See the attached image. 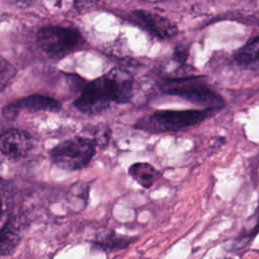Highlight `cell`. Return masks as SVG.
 Listing matches in <instances>:
<instances>
[{
	"instance_id": "cell-1",
	"label": "cell",
	"mask_w": 259,
	"mask_h": 259,
	"mask_svg": "<svg viewBox=\"0 0 259 259\" xmlns=\"http://www.w3.org/2000/svg\"><path fill=\"white\" fill-rule=\"evenodd\" d=\"M134 92V79L125 70L115 68L88 83L75 101L78 110L86 114H98L112 102L127 103Z\"/></svg>"
},
{
	"instance_id": "cell-2",
	"label": "cell",
	"mask_w": 259,
	"mask_h": 259,
	"mask_svg": "<svg viewBox=\"0 0 259 259\" xmlns=\"http://www.w3.org/2000/svg\"><path fill=\"white\" fill-rule=\"evenodd\" d=\"M160 89L169 94L178 96L203 109H220L225 106L224 98L208 87L201 77H181L162 80Z\"/></svg>"
},
{
	"instance_id": "cell-3",
	"label": "cell",
	"mask_w": 259,
	"mask_h": 259,
	"mask_svg": "<svg viewBox=\"0 0 259 259\" xmlns=\"http://www.w3.org/2000/svg\"><path fill=\"white\" fill-rule=\"evenodd\" d=\"M213 109L158 110L141 118L136 127L154 134L174 133L196 125L212 115Z\"/></svg>"
},
{
	"instance_id": "cell-4",
	"label": "cell",
	"mask_w": 259,
	"mask_h": 259,
	"mask_svg": "<svg viewBox=\"0 0 259 259\" xmlns=\"http://www.w3.org/2000/svg\"><path fill=\"white\" fill-rule=\"evenodd\" d=\"M36 41L42 52L51 58H63L80 50L85 44L84 37L78 30L56 25L40 28Z\"/></svg>"
},
{
	"instance_id": "cell-5",
	"label": "cell",
	"mask_w": 259,
	"mask_h": 259,
	"mask_svg": "<svg viewBox=\"0 0 259 259\" xmlns=\"http://www.w3.org/2000/svg\"><path fill=\"white\" fill-rule=\"evenodd\" d=\"M95 154V143L84 137H74L57 145L51 152V158L59 168L76 171L86 167Z\"/></svg>"
},
{
	"instance_id": "cell-6",
	"label": "cell",
	"mask_w": 259,
	"mask_h": 259,
	"mask_svg": "<svg viewBox=\"0 0 259 259\" xmlns=\"http://www.w3.org/2000/svg\"><path fill=\"white\" fill-rule=\"evenodd\" d=\"M132 21L159 39H168L178 33L177 26L168 18L148 10H135Z\"/></svg>"
},
{
	"instance_id": "cell-7",
	"label": "cell",
	"mask_w": 259,
	"mask_h": 259,
	"mask_svg": "<svg viewBox=\"0 0 259 259\" xmlns=\"http://www.w3.org/2000/svg\"><path fill=\"white\" fill-rule=\"evenodd\" d=\"M61 109V103L50 96L34 94L17 99L3 107V115L7 119H14L20 110L57 112Z\"/></svg>"
},
{
	"instance_id": "cell-8",
	"label": "cell",
	"mask_w": 259,
	"mask_h": 259,
	"mask_svg": "<svg viewBox=\"0 0 259 259\" xmlns=\"http://www.w3.org/2000/svg\"><path fill=\"white\" fill-rule=\"evenodd\" d=\"M32 146V137L22 130L9 128L0 136V152L9 159L16 160L26 156Z\"/></svg>"
},
{
	"instance_id": "cell-9",
	"label": "cell",
	"mask_w": 259,
	"mask_h": 259,
	"mask_svg": "<svg viewBox=\"0 0 259 259\" xmlns=\"http://www.w3.org/2000/svg\"><path fill=\"white\" fill-rule=\"evenodd\" d=\"M25 221L20 214H10L0 230V255H10L22 238Z\"/></svg>"
},
{
	"instance_id": "cell-10",
	"label": "cell",
	"mask_w": 259,
	"mask_h": 259,
	"mask_svg": "<svg viewBox=\"0 0 259 259\" xmlns=\"http://www.w3.org/2000/svg\"><path fill=\"white\" fill-rule=\"evenodd\" d=\"M236 64L250 71H259V36L250 39L242 48H240L235 56Z\"/></svg>"
},
{
	"instance_id": "cell-11",
	"label": "cell",
	"mask_w": 259,
	"mask_h": 259,
	"mask_svg": "<svg viewBox=\"0 0 259 259\" xmlns=\"http://www.w3.org/2000/svg\"><path fill=\"white\" fill-rule=\"evenodd\" d=\"M128 174L140 185L145 188H150L157 181L160 173L149 163H135L128 168Z\"/></svg>"
},
{
	"instance_id": "cell-12",
	"label": "cell",
	"mask_w": 259,
	"mask_h": 259,
	"mask_svg": "<svg viewBox=\"0 0 259 259\" xmlns=\"http://www.w3.org/2000/svg\"><path fill=\"white\" fill-rule=\"evenodd\" d=\"M133 242V238H127L114 234L113 232H106L98 237L96 244L103 250L122 249Z\"/></svg>"
},
{
	"instance_id": "cell-13",
	"label": "cell",
	"mask_w": 259,
	"mask_h": 259,
	"mask_svg": "<svg viewBox=\"0 0 259 259\" xmlns=\"http://www.w3.org/2000/svg\"><path fill=\"white\" fill-rule=\"evenodd\" d=\"M16 69L3 58H0V91L5 90L14 80Z\"/></svg>"
},
{
	"instance_id": "cell-14",
	"label": "cell",
	"mask_w": 259,
	"mask_h": 259,
	"mask_svg": "<svg viewBox=\"0 0 259 259\" xmlns=\"http://www.w3.org/2000/svg\"><path fill=\"white\" fill-rule=\"evenodd\" d=\"M255 218H256V220H255V225L250 229V232L247 233V234H245V235H243V236H241V237L239 238V240L242 241V242H245V241H246V245L250 244V243L253 241V239L255 238V236L259 233V200H258L257 209H256V211H255Z\"/></svg>"
},
{
	"instance_id": "cell-15",
	"label": "cell",
	"mask_w": 259,
	"mask_h": 259,
	"mask_svg": "<svg viewBox=\"0 0 259 259\" xmlns=\"http://www.w3.org/2000/svg\"><path fill=\"white\" fill-rule=\"evenodd\" d=\"M8 194H9V187L8 184L5 183L2 179H0V220L7 209V202H8Z\"/></svg>"
},
{
	"instance_id": "cell-16",
	"label": "cell",
	"mask_w": 259,
	"mask_h": 259,
	"mask_svg": "<svg viewBox=\"0 0 259 259\" xmlns=\"http://www.w3.org/2000/svg\"><path fill=\"white\" fill-rule=\"evenodd\" d=\"M109 138H110V130L108 127H102L98 132H96L95 138L93 141L95 145L99 147H103L108 143Z\"/></svg>"
},
{
	"instance_id": "cell-17",
	"label": "cell",
	"mask_w": 259,
	"mask_h": 259,
	"mask_svg": "<svg viewBox=\"0 0 259 259\" xmlns=\"http://www.w3.org/2000/svg\"><path fill=\"white\" fill-rule=\"evenodd\" d=\"M98 0H75L77 8H87L94 5Z\"/></svg>"
},
{
	"instance_id": "cell-18",
	"label": "cell",
	"mask_w": 259,
	"mask_h": 259,
	"mask_svg": "<svg viewBox=\"0 0 259 259\" xmlns=\"http://www.w3.org/2000/svg\"><path fill=\"white\" fill-rule=\"evenodd\" d=\"M30 1H31V0H11L12 3H14V4H16V5L20 6V7L29 5V2H30Z\"/></svg>"
}]
</instances>
